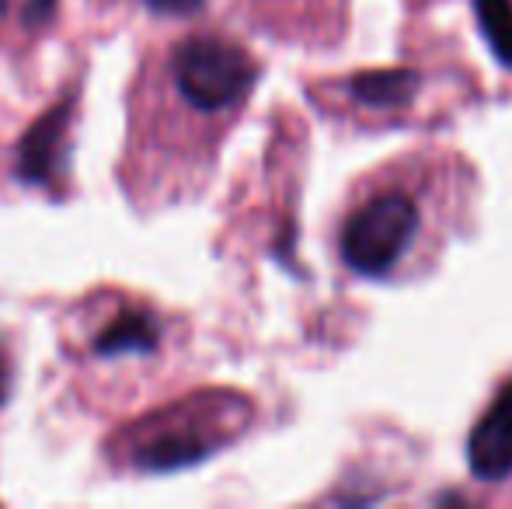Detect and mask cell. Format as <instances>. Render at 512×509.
I'll list each match as a JSON object with an SVG mask.
<instances>
[{"instance_id":"obj_10","label":"cell","mask_w":512,"mask_h":509,"mask_svg":"<svg viewBox=\"0 0 512 509\" xmlns=\"http://www.w3.org/2000/svg\"><path fill=\"white\" fill-rule=\"evenodd\" d=\"M147 4H150V11H157V14H178V18H182V14L196 11L203 0H147Z\"/></svg>"},{"instance_id":"obj_11","label":"cell","mask_w":512,"mask_h":509,"mask_svg":"<svg viewBox=\"0 0 512 509\" xmlns=\"http://www.w3.org/2000/svg\"><path fill=\"white\" fill-rule=\"evenodd\" d=\"M11 387H14V370H11V360H7L4 346H0V405L11 398Z\"/></svg>"},{"instance_id":"obj_4","label":"cell","mask_w":512,"mask_h":509,"mask_svg":"<svg viewBox=\"0 0 512 509\" xmlns=\"http://www.w3.org/2000/svg\"><path fill=\"white\" fill-rule=\"evenodd\" d=\"M467 461L481 482L512 475V384L492 401L467 443Z\"/></svg>"},{"instance_id":"obj_1","label":"cell","mask_w":512,"mask_h":509,"mask_svg":"<svg viewBox=\"0 0 512 509\" xmlns=\"http://www.w3.org/2000/svg\"><path fill=\"white\" fill-rule=\"evenodd\" d=\"M258 70L241 46L216 35H196L175 53V84L185 102L203 112L234 105L255 84Z\"/></svg>"},{"instance_id":"obj_8","label":"cell","mask_w":512,"mask_h":509,"mask_svg":"<svg viewBox=\"0 0 512 509\" xmlns=\"http://www.w3.org/2000/svg\"><path fill=\"white\" fill-rule=\"evenodd\" d=\"M474 14L502 67H512V0H474Z\"/></svg>"},{"instance_id":"obj_7","label":"cell","mask_w":512,"mask_h":509,"mask_svg":"<svg viewBox=\"0 0 512 509\" xmlns=\"http://www.w3.org/2000/svg\"><path fill=\"white\" fill-rule=\"evenodd\" d=\"M157 349V328L143 314H122L119 321L105 328L95 339L98 356H122V353H154Z\"/></svg>"},{"instance_id":"obj_2","label":"cell","mask_w":512,"mask_h":509,"mask_svg":"<svg viewBox=\"0 0 512 509\" xmlns=\"http://www.w3.org/2000/svg\"><path fill=\"white\" fill-rule=\"evenodd\" d=\"M418 231V210L408 196L387 192L363 203L342 231V258L363 276H384L398 265Z\"/></svg>"},{"instance_id":"obj_6","label":"cell","mask_w":512,"mask_h":509,"mask_svg":"<svg viewBox=\"0 0 512 509\" xmlns=\"http://www.w3.org/2000/svg\"><path fill=\"white\" fill-rule=\"evenodd\" d=\"M203 457H209V443H203L199 436L164 433L136 454V464L143 471H178V468H189V464H199Z\"/></svg>"},{"instance_id":"obj_9","label":"cell","mask_w":512,"mask_h":509,"mask_svg":"<svg viewBox=\"0 0 512 509\" xmlns=\"http://www.w3.org/2000/svg\"><path fill=\"white\" fill-rule=\"evenodd\" d=\"M56 14V0H28L25 4V25L42 28Z\"/></svg>"},{"instance_id":"obj_5","label":"cell","mask_w":512,"mask_h":509,"mask_svg":"<svg viewBox=\"0 0 512 509\" xmlns=\"http://www.w3.org/2000/svg\"><path fill=\"white\" fill-rule=\"evenodd\" d=\"M349 91L366 105L377 109H394L415 98L418 91V74L408 67H391V70H363L349 81Z\"/></svg>"},{"instance_id":"obj_3","label":"cell","mask_w":512,"mask_h":509,"mask_svg":"<svg viewBox=\"0 0 512 509\" xmlns=\"http://www.w3.org/2000/svg\"><path fill=\"white\" fill-rule=\"evenodd\" d=\"M74 98L60 102L56 109L42 112L39 123L28 129L18 143V178L25 185H49L67 168V129Z\"/></svg>"}]
</instances>
